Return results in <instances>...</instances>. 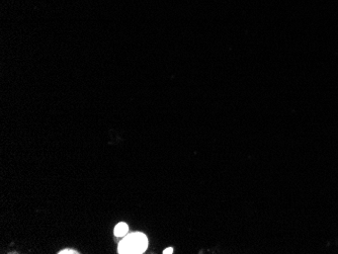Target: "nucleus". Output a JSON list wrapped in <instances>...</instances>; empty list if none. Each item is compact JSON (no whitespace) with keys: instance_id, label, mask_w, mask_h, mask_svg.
<instances>
[{"instance_id":"f257e3e1","label":"nucleus","mask_w":338,"mask_h":254,"mask_svg":"<svg viewBox=\"0 0 338 254\" xmlns=\"http://www.w3.org/2000/svg\"><path fill=\"white\" fill-rule=\"evenodd\" d=\"M148 246V239L142 233H133L119 244V253H143Z\"/></svg>"},{"instance_id":"f03ea898","label":"nucleus","mask_w":338,"mask_h":254,"mask_svg":"<svg viewBox=\"0 0 338 254\" xmlns=\"http://www.w3.org/2000/svg\"><path fill=\"white\" fill-rule=\"evenodd\" d=\"M128 230H129V227L126 223L122 222V223H119L117 225L115 226L114 230H113V233L116 237H124L127 235L128 233Z\"/></svg>"},{"instance_id":"7ed1b4c3","label":"nucleus","mask_w":338,"mask_h":254,"mask_svg":"<svg viewBox=\"0 0 338 254\" xmlns=\"http://www.w3.org/2000/svg\"><path fill=\"white\" fill-rule=\"evenodd\" d=\"M79 252L75 251V250H69V249H65L59 252V254H78Z\"/></svg>"},{"instance_id":"20e7f679","label":"nucleus","mask_w":338,"mask_h":254,"mask_svg":"<svg viewBox=\"0 0 338 254\" xmlns=\"http://www.w3.org/2000/svg\"><path fill=\"white\" fill-rule=\"evenodd\" d=\"M164 254H171L173 253V248L172 247H169V248H166L164 251H163Z\"/></svg>"}]
</instances>
